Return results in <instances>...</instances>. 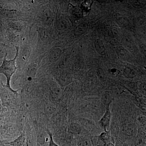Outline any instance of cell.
Returning a JSON list of instances; mask_svg holds the SVG:
<instances>
[{
    "label": "cell",
    "mask_w": 146,
    "mask_h": 146,
    "mask_svg": "<svg viewBox=\"0 0 146 146\" xmlns=\"http://www.w3.org/2000/svg\"><path fill=\"white\" fill-rule=\"evenodd\" d=\"M16 55L13 59L10 60L7 59V54L6 53L3 63L0 65V74H3L6 78V84L5 85H4V87L8 91L12 92L13 94H17L18 91L13 90L11 88L10 84L11 77L18 68L16 66V58L18 56L19 48L18 47H16Z\"/></svg>",
    "instance_id": "1"
},
{
    "label": "cell",
    "mask_w": 146,
    "mask_h": 146,
    "mask_svg": "<svg viewBox=\"0 0 146 146\" xmlns=\"http://www.w3.org/2000/svg\"><path fill=\"white\" fill-rule=\"evenodd\" d=\"M138 74V69L135 66L132 65H127L124 68L123 75L126 78L128 79L134 78Z\"/></svg>",
    "instance_id": "2"
},
{
    "label": "cell",
    "mask_w": 146,
    "mask_h": 146,
    "mask_svg": "<svg viewBox=\"0 0 146 146\" xmlns=\"http://www.w3.org/2000/svg\"><path fill=\"white\" fill-rule=\"evenodd\" d=\"M109 108L106 111L99 121L100 125L104 129L105 131H109V128L111 119V114Z\"/></svg>",
    "instance_id": "3"
},
{
    "label": "cell",
    "mask_w": 146,
    "mask_h": 146,
    "mask_svg": "<svg viewBox=\"0 0 146 146\" xmlns=\"http://www.w3.org/2000/svg\"><path fill=\"white\" fill-rule=\"evenodd\" d=\"M72 77L70 74L67 72L62 73L58 78V81L62 87L68 86L72 83Z\"/></svg>",
    "instance_id": "4"
},
{
    "label": "cell",
    "mask_w": 146,
    "mask_h": 146,
    "mask_svg": "<svg viewBox=\"0 0 146 146\" xmlns=\"http://www.w3.org/2000/svg\"><path fill=\"white\" fill-rule=\"evenodd\" d=\"M27 137L25 132H23L15 140L6 144V146H26Z\"/></svg>",
    "instance_id": "5"
},
{
    "label": "cell",
    "mask_w": 146,
    "mask_h": 146,
    "mask_svg": "<svg viewBox=\"0 0 146 146\" xmlns=\"http://www.w3.org/2000/svg\"><path fill=\"white\" fill-rule=\"evenodd\" d=\"M62 54V50L60 48H54L50 51L49 60L50 63L56 62L60 58Z\"/></svg>",
    "instance_id": "6"
},
{
    "label": "cell",
    "mask_w": 146,
    "mask_h": 146,
    "mask_svg": "<svg viewBox=\"0 0 146 146\" xmlns=\"http://www.w3.org/2000/svg\"><path fill=\"white\" fill-rule=\"evenodd\" d=\"M123 46L128 51H132L135 48V42L130 36L126 35L122 39Z\"/></svg>",
    "instance_id": "7"
},
{
    "label": "cell",
    "mask_w": 146,
    "mask_h": 146,
    "mask_svg": "<svg viewBox=\"0 0 146 146\" xmlns=\"http://www.w3.org/2000/svg\"><path fill=\"white\" fill-rule=\"evenodd\" d=\"M39 67V63L36 62H34L30 64L27 68L26 71V74L28 78L30 80L34 78Z\"/></svg>",
    "instance_id": "8"
},
{
    "label": "cell",
    "mask_w": 146,
    "mask_h": 146,
    "mask_svg": "<svg viewBox=\"0 0 146 146\" xmlns=\"http://www.w3.org/2000/svg\"><path fill=\"white\" fill-rule=\"evenodd\" d=\"M116 52L118 57L121 60H126L130 58L129 52L123 46H119L116 49Z\"/></svg>",
    "instance_id": "9"
},
{
    "label": "cell",
    "mask_w": 146,
    "mask_h": 146,
    "mask_svg": "<svg viewBox=\"0 0 146 146\" xmlns=\"http://www.w3.org/2000/svg\"><path fill=\"white\" fill-rule=\"evenodd\" d=\"M88 24L85 22L82 23L75 28L74 31V35L76 36H80L84 34L88 30Z\"/></svg>",
    "instance_id": "10"
},
{
    "label": "cell",
    "mask_w": 146,
    "mask_h": 146,
    "mask_svg": "<svg viewBox=\"0 0 146 146\" xmlns=\"http://www.w3.org/2000/svg\"><path fill=\"white\" fill-rule=\"evenodd\" d=\"M70 27V23L66 18H60L56 21V28L60 31L66 30L69 29Z\"/></svg>",
    "instance_id": "11"
},
{
    "label": "cell",
    "mask_w": 146,
    "mask_h": 146,
    "mask_svg": "<svg viewBox=\"0 0 146 146\" xmlns=\"http://www.w3.org/2000/svg\"><path fill=\"white\" fill-rule=\"evenodd\" d=\"M8 91H3L1 94V101L4 107H8L11 102V97Z\"/></svg>",
    "instance_id": "12"
},
{
    "label": "cell",
    "mask_w": 146,
    "mask_h": 146,
    "mask_svg": "<svg viewBox=\"0 0 146 146\" xmlns=\"http://www.w3.org/2000/svg\"><path fill=\"white\" fill-rule=\"evenodd\" d=\"M51 98L54 102H58L61 100L63 93L61 89L58 87L53 88L50 92Z\"/></svg>",
    "instance_id": "13"
},
{
    "label": "cell",
    "mask_w": 146,
    "mask_h": 146,
    "mask_svg": "<svg viewBox=\"0 0 146 146\" xmlns=\"http://www.w3.org/2000/svg\"><path fill=\"white\" fill-rule=\"evenodd\" d=\"M95 49L97 52L102 56H104L106 54V49L105 46L104 44L101 40L97 39L94 42Z\"/></svg>",
    "instance_id": "14"
},
{
    "label": "cell",
    "mask_w": 146,
    "mask_h": 146,
    "mask_svg": "<svg viewBox=\"0 0 146 146\" xmlns=\"http://www.w3.org/2000/svg\"><path fill=\"white\" fill-rule=\"evenodd\" d=\"M38 35L39 39L42 42H47L50 38V33L47 29L40 27L38 29Z\"/></svg>",
    "instance_id": "15"
},
{
    "label": "cell",
    "mask_w": 146,
    "mask_h": 146,
    "mask_svg": "<svg viewBox=\"0 0 146 146\" xmlns=\"http://www.w3.org/2000/svg\"><path fill=\"white\" fill-rule=\"evenodd\" d=\"M102 100L103 104L106 106V109L109 108L110 105L112 102V98L109 93H104L102 96Z\"/></svg>",
    "instance_id": "16"
},
{
    "label": "cell",
    "mask_w": 146,
    "mask_h": 146,
    "mask_svg": "<svg viewBox=\"0 0 146 146\" xmlns=\"http://www.w3.org/2000/svg\"><path fill=\"white\" fill-rule=\"evenodd\" d=\"M70 129L72 133L74 134H79L82 131V127L80 125L76 123H72L70 125Z\"/></svg>",
    "instance_id": "17"
},
{
    "label": "cell",
    "mask_w": 146,
    "mask_h": 146,
    "mask_svg": "<svg viewBox=\"0 0 146 146\" xmlns=\"http://www.w3.org/2000/svg\"><path fill=\"white\" fill-rule=\"evenodd\" d=\"M92 141L85 137L79 138L77 143V146H92Z\"/></svg>",
    "instance_id": "18"
},
{
    "label": "cell",
    "mask_w": 146,
    "mask_h": 146,
    "mask_svg": "<svg viewBox=\"0 0 146 146\" xmlns=\"http://www.w3.org/2000/svg\"><path fill=\"white\" fill-rule=\"evenodd\" d=\"M99 137L104 145H106L110 138V133L109 131H104L101 133Z\"/></svg>",
    "instance_id": "19"
},
{
    "label": "cell",
    "mask_w": 146,
    "mask_h": 146,
    "mask_svg": "<svg viewBox=\"0 0 146 146\" xmlns=\"http://www.w3.org/2000/svg\"><path fill=\"white\" fill-rule=\"evenodd\" d=\"M43 21L47 24H50L52 22V17L51 13L49 11H45L44 13L43 14Z\"/></svg>",
    "instance_id": "20"
},
{
    "label": "cell",
    "mask_w": 146,
    "mask_h": 146,
    "mask_svg": "<svg viewBox=\"0 0 146 146\" xmlns=\"http://www.w3.org/2000/svg\"><path fill=\"white\" fill-rule=\"evenodd\" d=\"M116 19L118 22L124 25L127 26L129 25V21L128 18L125 16H121V15H119L116 16Z\"/></svg>",
    "instance_id": "21"
},
{
    "label": "cell",
    "mask_w": 146,
    "mask_h": 146,
    "mask_svg": "<svg viewBox=\"0 0 146 146\" xmlns=\"http://www.w3.org/2000/svg\"><path fill=\"white\" fill-rule=\"evenodd\" d=\"M108 36L111 38H116L118 36L119 31L116 27H111L108 31Z\"/></svg>",
    "instance_id": "22"
},
{
    "label": "cell",
    "mask_w": 146,
    "mask_h": 146,
    "mask_svg": "<svg viewBox=\"0 0 146 146\" xmlns=\"http://www.w3.org/2000/svg\"><path fill=\"white\" fill-rule=\"evenodd\" d=\"M72 14L76 18H81L83 16V10L80 7H76L73 10Z\"/></svg>",
    "instance_id": "23"
},
{
    "label": "cell",
    "mask_w": 146,
    "mask_h": 146,
    "mask_svg": "<svg viewBox=\"0 0 146 146\" xmlns=\"http://www.w3.org/2000/svg\"><path fill=\"white\" fill-rule=\"evenodd\" d=\"M47 134L49 136V146H59L57 145L54 141L53 139L52 133L50 131L47 130Z\"/></svg>",
    "instance_id": "24"
},
{
    "label": "cell",
    "mask_w": 146,
    "mask_h": 146,
    "mask_svg": "<svg viewBox=\"0 0 146 146\" xmlns=\"http://www.w3.org/2000/svg\"><path fill=\"white\" fill-rule=\"evenodd\" d=\"M38 139V142L41 144H44L45 142L47 141V139L48 140V137L47 138V136L44 133L43 134H39Z\"/></svg>",
    "instance_id": "25"
},
{
    "label": "cell",
    "mask_w": 146,
    "mask_h": 146,
    "mask_svg": "<svg viewBox=\"0 0 146 146\" xmlns=\"http://www.w3.org/2000/svg\"><path fill=\"white\" fill-rule=\"evenodd\" d=\"M98 74L100 78L104 79V73L102 69L101 68H98Z\"/></svg>",
    "instance_id": "26"
},
{
    "label": "cell",
    "mask_w": 146,
    "mask_h": 146,
    "mask_svg": "<svg viewBox=\"0 0 146 146\" xmlns=\"http://www.w3.org/2000/svg\"><path fill=\"white\" fill-rule=\"evenodd\" d=\"M30 54V52L29 50H24L23 52V55H22L23 59H25V60L27 59L29 57Z\"/></svg>",
    "instance_id": "27"
},
{
    "label": "cell",
    "mask_w": 146,
    "mask_h": 146,
    "mask_svg": "<svg viewBox=\"0 0 146 146\" xmlns=\"http://www.w3.org/2000/svg\"><path fill=\"white\" fill-rule=\"evenodd\" d=\"M106 146H115L114 144L111 143H108L106 145Z\"/></svg>",
    "instance_id": "28"
},
{
    "label": "cell",
    "mask_w": 146,
    "mask_h": 146,
    "mask_svg": "<svg viewBox=\"0 0 146 146\" xmlns=\"http://www.w3.org/2000/svg\"><path fill=\"white\" fill-rule=\"evenodd\" d=\"M96 146H105V145H97Z\"/></svg>",
    "instance_id": "29"
}]
</instances>
